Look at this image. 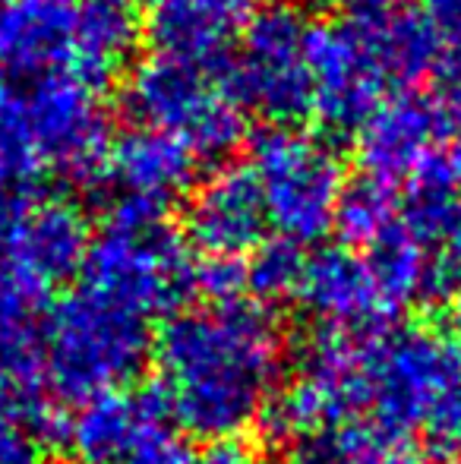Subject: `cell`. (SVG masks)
Segmentation results:
<instances>
[{"label": "cell", "mask_w": 461, "mask_h": 464, "mask_svg": "<svg viewBox=\"0 0 461 464\" xmlns=\"http://www.w3.org/2000/svg\"><path fill=\"white\" fill-rule=\"evenodd\" d=\"M25 193H29V187L19 184L6 171H0V259H4V246L10 240L13 227H16V221L29 208V196Z\"/></svg>", "instance_id": "obj_29"}, {"label": "cell", "mask_w": 461, "mask_h": 464, "mask_svg": "<svg viewBox=\"0 0 461 464\" xmlns=\"http://www.w3.org/2000/svg\"><path fill=\"white\" fill-rule=\"evenodd\" d=\"M437 82H439V95L449 98L452 104L461 108V38H452L443 51H439L437 61Z\"/></svg>", "instance_id": "obj_30"}, {"label": "cell", "mask_w": 461, "mask_h": 464, "mask_svg": "<svg viewBox=\"0 0 461 464\" xmlns=\"http://www.w3.org/2000/svg\"><path fill=\"white\" fill-rule=\"evenodd\" d=\"M452 325H456V332L461 335V287L456 291V297H452Z\"/></svg>", "instance_id": "obj_34"}, {"label": "cell", "mask_w": 461, "mask_h": 464, "mask_svg": "<svg viewBox=\"0 0 461 464\" xmlns=\"http://www.w3.org/2000/svg\"><path fill=\"white\" fill-rule=\"evenodd\" d=\"M161 411L168 408L158 392H142V395L101 392L82 401V408L70 420L67 440L86 464H117L133 446L139 430Z\"/></svg>", "instance_id": "obj_18"}, {"label": "cell", "mask_w": 461, "mask_h": 464, "mask_svg": "<svg viewBox=\"0 0 461 464\" xmlns=\"http://www.w3.org/2000/svg\"><path fill=\"white\" fill-rule=\"evenodd\" d=\"M297 300L322 325L345 329L351 335H376L389 329L392 310L382 304L367 259L348 246H322L303 263Z\"/></svg>", "instance_id": "obj_13"}, {"label": "cell", "mask_w": 461, "mask_h": 464, "mask_svg": "<svg viewBox=\"0 0 461 464\" xmlns=\"http://www.w3.org/2000/svg\"><path fill=\"white\" fill-rule=\"evenodd\" d=\"M6 98H10V95H6V82H4V73H0V108H4V104H6Z\"/></svg>", "instance_id": "obj_35"}, {"label": "cell", "mask_w": 461, "mask_h": 464, "mask_svg": "<svg viewBox=\"0 0 461 464\" xmlns=\"http://www.w3.org/2000/svg\"><path fill=\"white\" fill-rule=\"evenodd\" d=\"M152 354L149 319L76 287L57 300L44 329L51 385L70 401H89L127 385Z\"/></svg>", "instance_id": "obj_4"}, {"label": "cell", "mask_w": 461, "mask_h": 464, "mask_svg": "<svg viewBox=\"0 0 461 464\" xmlns=\"http://www.w3.org/2000/svg\"><path fill=\"white\" fill-rule=\"evenodd\" d=\"M111 127L95 86L73 73L32 80L0 108V171L32 187L38 178L92 184L105 174Z\"/></svg>", "instance_id": "obj_2"}, {"label": "cell", "mask_w": 461, "mask_h": 464, "mask_svg": "<svg viewBox=\"0 0 461 464\" xmlns=\"http://www.w3.org/2000/svg\"><path fill=\"white\" fill-rule=\"evenodd\" d=\"M401 208V196L399 187L379 180L373 174H357L354 180H345L335 202V218L332 227L339 231L341 244L348 250L354 246H370L395 227V215Z\"/></svg>", "instance_id": "obj_22"}, {"label": "cell", "mask_w": 461, "mask_h": 464, "mask_svg": "<svg viewBox=\"0 0 461 464\" xmlns=\"http://www.w3.org/2000/svg\"><path fill=\"white\" fill-rule=\"evenodd\" d=\"M335 4L345 6L348 19H367L376 13H386L389 6H395V0H335Z\"/></svg>", "instance_id": "obj_33"}, {"label": "cell", "mask_w": 461, "mask_h": 464, "mask_svg": "<svg viewBox=\"0 0 461 464\" xmlns=\"http://www.w3.org/2000/svg\"><path fill=\"white\" fill-rule=\"evenodd\" d=\"M187 237L206 256L240 259L265 240V206L256 174L246 165H225L190 196Z\"/></svg>", "instance_id": "obj_12"}, {"label": "cell", "mask_w": 461, "mask_h": 464, "mask_svg": "<svg viewBox=\"0 0 461 464\" xmlns=\"http://www.w3.org/2000/svg\"><path fill=\"white\" fill-rule=\"evenodd\" d=\"M411 184L437 189V193L461 196V140L439 142L437 149H430V155L411 174Z\"/></svg>", "instance_id": "obj_27"}, {"label": "cell", "mask_w": 461, "mask_h": 464, "mask_svg": "<svg viewBox=\"0 0 461 464\" xmlns=\"http://www.w3.org/2000/svg\"><path fill=\"white\" fill-rule=\"evenodd\" d=\"M418 10L437 32L461 38V0H418Z\"/></svg>", "instance_id": "obj_31"}, {"label": "cell", "mask_w": 461, "mask_h": 464, "mask_svg": "<svg viewBox=\"0 0 461 464\" xmlns=\"http://www.w3.org/2000/svg\"><path fill=\"white\" fill-rule=\"evenodd\" d=\"M370 408L376 420L411 430L461 367V344L427 325L382 329L360 338Z\"/></svg>", "instance_id": "obj_8"}, {"label": "cell", "mask_w": 461, "mask_h": 464, "mask_svg": "<svg viewBox=\"0 0 461 464\" xmlns=\"http://www.w3.org/2000/svg\"><path fill=\"white\" fill-rule=\"evenodd\" d=\"M420 427L427 430V440H430V446L437 452L456 455L458 459L461 455V367L449 379V385L439 392V398L427 411Z\"/></svg>", "instance_id": "obj_25"}, {"label": "cell", "mask_w": 461, "mask_h": 464, "mask_svg": "<svg viewBox=\"0 0 461 464\" xmlns=\"http://www.w3.org/2000/svg\"><path fill=\"white\" fill-rule=\"evenodd\" d=\"M168 420H171L168 411L155 414L117 464H190L193 452H187V446Z\"/></svg>", "instance_id": "obj_24"}, {"label": "cell", "mask_w": 461, "mask_h": 464, "mask_svg": "<svg viewBox=\"0 0 461 464\" xmlns=\"http://www.w3.org/2000/svg\"><path fill=\"white\" fill-rule=\"evenodd\" d=\"M244 287H246V266L240 259L206 256L199 266H193V291H199L212 304L240 300Z\"/></svg>", "instance_id": "obj_26"}, {"label": "cell", "mask_w": 461, "mask_h": 464, "mask_svg": "<svg viewBox=\"0 0 461 464\" xmlns=\"http://www.w3.org/2000/svg\"><path fill=\"white\" fill-rule=\"evenodd\" d=\"M278 325L256 300L209 304L174 316L155 344L158 395L178 427L209 442L234 440L269 401Z\"/></svg>", "instance_id": "obj_1"}, {"label": "cell", "mask_w": 461, "mask_h": 464, "mask_svg": "<svg viewBox=\"0 0 461 464\" xmlns=\"http://www.w3.org/2000/svg\"><path fill=\"white\" fill-rule=\"evenodd\" d=\"M197 165L199 159L193 149L178 136L149 127H130L127 133L111 140L105 178H111L123 196L165 206L193 184Z\"/></svg>", "instance_id": "obj_15"}, {"label": "cell", "mask_w": 461, "mask_h": 464, "mask_svg": "<svg viewBox=\"0 0 461 464\" xmlns=\"http://www.w3.org/2000/svg\"><path fill=\"white\" fill-rule=\"evenodd\" d=\"M294 464H424V452L411 430L389 427L382 420H354L322 427L291 442Z\"/></svg>", "instance_id": "obj_17"}, {"label": "cell", "mask_w": 461, "mask_h": 464, "mask_svg": "<svg viewBox=\"0 0 461 464\" xmlns=\"http://www.w3.org/2000/svg\"><path fill=\"white\" fill-rule=\"evenodd\" d=\"M123 108L136 127L161 130L193 149L197 159H228L246 136L237 98L222 70L152 54L130 73Z\"/></svg>", "instance_id": "obj_5"}, {"label": "cell", "mask_w": 461, "mask_h": 464, "mask_svg": "<svg viewBox=\"0 0 461 464\" xmlns=\"http://www.w3.org/2000/svg\"><path fill=\"white\" fill-rule=\"evenodd\" d=\"M0 464H38L35 440L25 427V411L0 398Z\"/></svg>", "instance_id": "obj_28"}, {"label": "cell", "mask_w": 461, "mask_h": 464, "mask_svg": "<svg viewBox=\"0 0 461 464\" xmlns=\"http://www.w3.org/2000/svg\"><path fill=\"white\" fill-rule=\"evenodd\" d=\"M269 225L303 246L332 231L335 202L345 187L339 155L326 140L297 127H269L253 140V165Z\"/></svg>", "instance_id": "obj_6"}, {"label": "cell", "mask_w": 461, "mask_h": 464, "mask_svg": "<svg viewBox=\"0 0 461 464\" xmlns=\"http://www.w3.org/2000/svg\"><path fill=\"white\" fill-rule=\"evenodd\" d=\"M146 35V0H76L73 76L99 89L127 67Z\"/></svg>", "instance_id": "obj_16"}, {"label": "cell", "mask_w": 461, "mask_h": 464, "mask_svg": "<svg viewBox=\"0 0 461 464\" xmlns=\"http://www.w3.org/2000/svg\"><path fill=\"white\" fill-rule=\"evenodd\" d=\"M367 35L373 57L379 63L386 82L399 86H418L420 80L437 70L439 61V32L424 19L418 6H389L367 19H351Z\"/></svg>", "instance_id": "obj_19"}, {"label": "cell", "mask_w": 461, "mask_h": 464, "mask_svg": "<svg viewBox=\"0 0 461 464\" xmlns=\"http://www.w3.org/2000/svg\"><path fill=\"white\" fill-rule=\"evenodd\" d=\"M443 464H461V459H449V461H443Z\"/></svg>", "instance_id": "obj_36"}, {"label": "cell", "mask_w": 461, "mask_h": 464, "mask_svg": "<svg viewBox=\"0 0 461 464\" xmlns=\"http://www.w3.org/2000/svg\"><path fill=\"white\" fill-rule=\"evenodd\" d=\"M82 464H86V461H82Z\"/></svg>", "instance_id": "obj_37"}, {"label": "cell", "mask_w": 461, "mask_h": 464, "mask_svg": "<svg viewBox=\"0 0 461 464\" xmlns=\"http://www.w3.org/2000/svg\"><path fill=\"white\" fill-rule=\"evenodd\" d=\"M32 310L35 306L0 294V398L25 411L29 433L35 417L48 408L35 395L38 367H42V338L32 325Z\"/></svg>", "instance_id": "obj_20"}, {"label": "cell", "mask_w": 461, "mask_h": 464, "mask_svg": "<svg viewBox=\"0 0 461 464\" xmlns=\"http://www.w3.org/2000/svg\"><path fill=\"white\" fill-rule=\"evenodd\" d=\"M303 263H307V256L291 240H263L253 250L250 266H246V287L256 294V304L265 306L275 304V300L297 297Z\"/></svg>", "instance_id": "obj_23"}, {"label": "cell", "mask_w": 461, "mask_h": 464, "mask_svg": "<svg viewBox=\"0 0 461 464\" xmlns=\"http://www.w3.org/2000/svg\"><path fill=\"white\" fill-rule=\"evenodd\" d=\"M76 0H0V73L42 80L73 61Z\"/></svg>", "instance_id": "obj_14"}, {"label": "cell", "mask_w": 461, "mask_h": 464, "mask_svg": "<svg viewBox=\"0 0 461 464\" xmlns=\"http://www.w3.org/2000/svg\"><path fill=\"white\" fill-rule=\"evenodd\" d=\"M461 140V108L443 95L401 92L382 98L357 130V159L363 174L395 184L411 178L439 142Z\"/></svg>", "instance_id": "obj_11"}, {"label": "cell", "mask_w": 461, "mask_h": 464, "mask_svg": "<svg viewBox=\"0 0 461 464\" xmlns=\"http://www.w3.org/2000/svg\"><path fill=\"white\" fill-rule=\"evenodd\" d=\"M310 111L332 136H348L363 127L382 102L386 76L373 57L360 25L320 23L307 32Z\"/></svg>", "instance_id": "obj_9"}, {"label": "cell", "mask_w": 461, "mask_h": 464, "mask_svg": "<svg viewBox=\"0 0 461 464\" xmlns=\"http://www.w3.org/2000/svg\"><path fill=\"white\" fill-rule=\"evenodd\" d=\"M89 225L70 199L29 202L0 259V294L38 306L57 285L82 269Z\"/></svg>", "instance_id": "obj_10"}, {"label": "cell", "mask_w": 461, "mask_h": 464, "mask_svg": "<svg viewBox=\"0 0 461 464\" xmlns=\"http://www.w3.org/2000/svg\"><path fill=\"white\" fill-rule=\"evenodd\" d=\"M367 250V269L389 310L395 313L414 300H424L430 253L405 225L389 227Z\"/></svg>", "instance_id": "obj_21"}, {"label": "cell", "mask_w": 461, "mask_h": 464, "mask_svg": "<svg viewBox=\"0 0 461 464\" xmlns=\"http://www.w3.org/2000/svg\"><path fill=\"white\" fill-rule=\"evenodd\" d=\"M307 19L288 0L263 4L244 25L240 54L228 63V92L275 127H291L310 111Z\"/></svg>", "instance_id": "obj_7"}, {"label": "cell", "mask_w": 461, "mask_h": 464, "mask_svg": "<svg viewBox=\"0 0 461 464\" xmlns=\"http://www.w3.org/2000/svg\"><path fill=\"white\" fill-rule=\"evenodd\" d=\"M80 287L149 319L168 313L193 291L187 244L158 202L120 196L105 227L89 240Z\"/></svg>", "instance_id": "obj_3"}, {"label": "cell", "mask_w": 461, "mask_h": 464, "mask_svg": "<svg viewBox=\"0 0 461 464\" xmlns=\"http://www.w3.org/2000/svg\"><path fill=\"white\" fill-rule=\"evenodd\" d=\"M190 464H253V459L246 455V449L234 440H216L197 452L190 459Z\"/></svg>", "instance_id": "obj_32"}]
</instances>
